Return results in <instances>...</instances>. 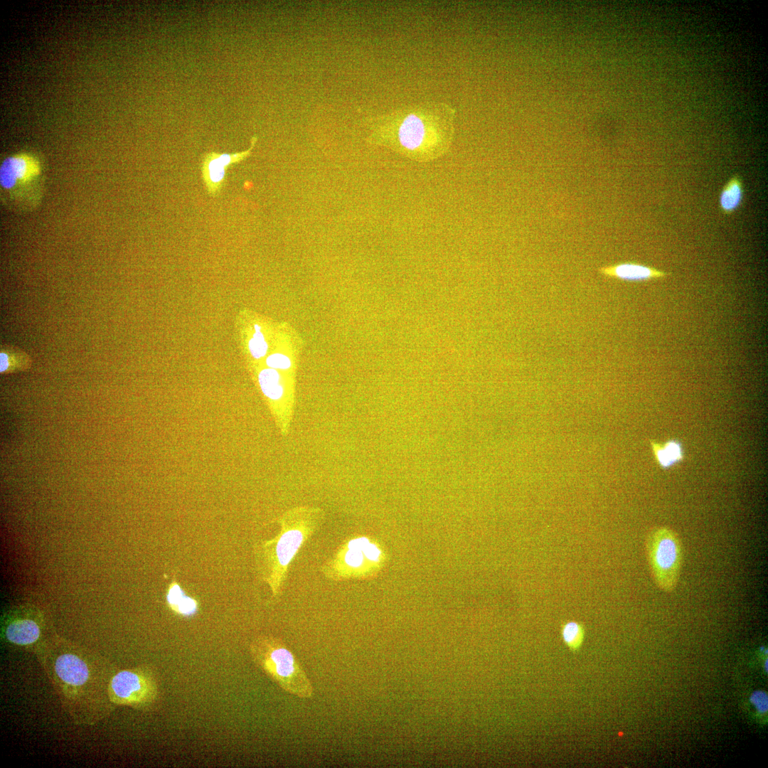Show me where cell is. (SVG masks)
I'll return each instance as SVG.
<instances>
[{"label":"cell","mask_w":768,"mask_h":768,"mask_svg":"<svg viewBox=\"0 0 768 768\" xmlns=\"http://www.w3.org/2000/svg\"><path fill=\"white\" fill-rule=\"evenodd\" d=\"M249 349L252 356L255 358H260L266 354L267 344L261 331H255L253 337L249 341Z\"/></svg>","instance_id":"ac0fdd59"},{"label":"cell","mask_w":768,"mask_h":768,"mask_svg":"<svg viewBox=\"0 0 768 768\" xmlns=\"http://www.w3.org/2000/svg\"><path fill=\"white\" fill-rule=\"evenodd\" d=\"M645 548L654 584L663 592H673L683 564V546L680 536L669 527H654L646 535Z\"/></svg>","instance_id":"8992f818"},{"label":"cell","mask_w":768,"mask_h":768,"mask_svg":"<svg viewBox=\"0 0 768 768\" xmlns=\"http://www.w3.org/2000/svg\"><path fill=\"white\" fill-rule=\"evenodd\" d=\"M5 636L11 643L21 646L28 645L39 638L40 628L31 619H17L7 626Z\"/></svg>","instance_id":"7c38bea8"},{"label":"cell","mask_w":768,"mask_h":768,"mask_svg":"<svg viewBox=\"0 0 768 768\" xmlns=\"http://www.w3.org/2000/svg\"><path fill=\"white\" fill-rule=\"evenodd\" d=\"M560 634L563 642L572 652L577 651L582 647L585 631L582 624L576 621H568L562 624Z\"/></svg>","instance_id":"e0dca14e"},{"label":"cell","mask_w":768,"mask_h":768,"mask_svg":"<svg viewBox=\"0 0 768 768\" xmlns=\"http://www.w3.org/2000/svg\"><path fill=\"white\" fill-rule=\"evenodd\" d=\"M656 459L663 468H668L683 458L681 445L676 441L667 442L663 446L652 442Z\"/></svg>","instance_id":"2e32d148"},{"label":"cell","mask_w":768,"mask_h":768,"mask_svg":"<svg viewBox=\"0 0 768 768\" xmlns=\"http://www.w3.org/2000/svg\"><path fill=\"white\" fill-rule=\"evenodd\" d=\"M455 110L443 102H427L395 112L376 124L375 142L420 162L448 151L454 137Z\"/></svg>","instance_id":"6da1fadb"},{"label":"cell","mask_w":768,"mask_h":768,"mask_svg":"<svg viewBox=\"0 0 768 768\" xmlns=\"http://www.w3.org/2000/svg\"><path fill=\"white\" fill-rule=\"evenodd\" d=\"M254 663L284 691L301 698L314 695V686L297 656L279 638L262 634L250 644Z\"/></svg>","instance_id":"277c9868"},{"label":"cell","mask_w":768,"mask_h":768,"mask_svg":"<svg viewBox=\"0 0 768 768\" xmlns=\"http://www.w3.org/2000/svg\"><path fill=\"white\" fill-rule=\"evenodd\" d=\"M32 364L31 357L21 348L11 345H1L0 351V372L11 373L28 370Z\"/></svg>","instance_id":"4fadbf2b"},{"label":"cell","mask_w":768,"mask_h":768,"mask_svg":"<svg viewBox=\"0 0 768 768\" xmlns=\"http://www.w3.org/2000/svg\"><path fill=\"white\" fill-rule=\"evenodd\" d=\"M266 363L269 368L275 370H287L292 366L289 358L281 353H274L269 356L266 359Z\"/></svg>","instance_id":"ffe728a7"},{"label":"cell","mask_w":768,"mask_h":768,"mask_svg":"<svg viewBox=\"0 0 768 768\" xmlns=\"http://www.w3.org/2000/svg\"><path fill=\"white\" fill-rule=\"evenodd\" d=\"M255 331H260V326L255 324Z\"/></svg>","instance_id":"7402d4cb"},{"label":"cell","mask_w":768,"mask_h":768,"mask_svg":"<svg viewBox=\"0 0 768 768\" xmlns=\"http://www.w3.org/2000/svg\"><path fill=\"white\" fill-rule=\"evenodd\" d=\"M385 555L371 538L352 535L338 546L321 567L325 577L334 582L368 580L381 570Z\"/></svg>","instance_id":"5b68a950"},{"label":"cell","mask_w":768,"mask_h":768,"mask_svg":"<svg viewBox=\"0 0 768 768\" xmlns=\"http://www.w3.org/2000/svg\"><path fill=\"white\" fill-rule=\"evenodd\" d=\"M324 516L319 508H294L279 520V533L256 546L255 555L259 574L270 587L273 597H279L282 592L290 564L319 528Z\"/></svg>","instance_id":"7a4b0ae2"},{"label":"cell","mask_w":768,"mask_h":768,"mask_svg":"<svg viewBox=\"0 0 768 768\" xmlns=\"http://www.w3.org/2000/svg\"><path fill=\"white\" fill-rule=\"evenodd\" d=\"M598 272L605 277L627 282H644L668 275L666 272L654 267L629 262L603 266L598 269Z\"/></svg>","instance_id":"30bf717a"},{"label":"cell","mask_w":768,"mask_h":768,"mask_svg":"<svg viewBox=\"0 0 768 768\" xmlns=\"http://www.w3.org/2000/svg\"><path fill=\"white\" fill-rule=\"evenodd\" d=\"M44 166L37 154L21 151L4 158L0 165L1 201L17 211H31L41 203Z\"/></svg>","instance_id":"3957f363"},{"label":"cell","mask_w":768,"mask_h":768,"mask_svg":"<svg viewBox=\"0 0 768 768\" xmlns=\"http://www.w3.org/2000/svg\"><path fill=\"white\" fill-rule=\"evenodd\" d=\"M166 602L174 613L183 617H193L198 611L197 600L186 595L175 580L168 588Z\"/></svg>","instance_id":"8fae6325"},{"label":"cell","mask_w":768,"mask_h":768,"mask_svg":"<svg viewBox=\"0 0 768 768\" xmlns=\"http://www.w3.org/2000/svg\"><path fill=\"white\" fill-rule=\"evenodd\" d=\"M744 189L741 179L738 176H732L724 186L719 195V206L721 211L730 215L735 211L742 204Z\"/></svg>","instance_id":"5bb4252c"},{"label":"cell","mask_w":768,"mask_h":768,"mask_svg":"<svg viewBox=\"0 0 768 768\" xmlns=\"http://www.w3.org/2000/svg\"><path fill=\"white\" fill-rule=\"evenodd\" d=\"M767 663H768V661H767V659H766L764 661V665H763V668H764V671L765 673H767Z\"/></svg>","instance_id":"44dd1931"},{"label":"cell","mask_w":768,"mask_h":768,"mask_svg":"<svg viewBox=\"0 0 768 768\" xmlns=\"http://www.w3.org/2000/svg\"><path fill=\"white\" fill-rule=\"evenodd\" d=\"M258 380L262 391L266 397L272 400L281 399L284 394V387L282 378L275 369L268 368L260 371Z\"/></svg>","instance_id":"9a60e30c"},{"label":"cell","mask_w":768,"mask_h":768,"mask_svg":"<svg viewBox=\"0 0 768 768\" xmlns=\"http://www.w3.org/2000/svg\"><path fill=\"white\" fill-rule=\"evenodd\" d=\"M54 672L61 683L76 688L83 686L88 679L89 670L85 662L73 654H63L55 661Z\"/></svg>","instance_id":"9c48e42d"},{"label":"cell","mask_w":768,"mask_h":768,"mask_svg":"<svg viewBox=\"0 0 768 768\" xmlns=\"http://www.w3.org/2000/svg\"><path fill=\"white\" fill-rule=\"evenodd\" d=\"M159 691L152 672L141 668L119 671L112 677L108 688L112 703L140 710L150 708L156 702Z\"/></svg>","instance_id":"52a82bcc"},{"label":"cell","mask_w":768,"mask_h":768,"mask_svg":"<svg viewBox=\"0 0 768 768\" xmlns=\"http://www.w3.org/2000/svg\"><path fill=\"white\" fill-rule=\"evenodd\" d=\"M750 702L759 713L766 714L767 713L768 695L764 690H757L753 691L750 696Z\"/></svg>","instance_id":"d6986e66"},{"label":"cell","mask_w":768,"mask_h":768,"mask_svg":"<svg viewBox=\"0 0 768 768\" xmlns=\"http://www.w3.org/2000/svg\"><path fill=\"white\" fill-rule=\"evenodd\" d=\"M256 142L257 138L252 137L250 147L243 151L232 154L211 151L203 156L201 170L208 193L216 196L220 193L225 183L228 169L246 159L250 154Z\"/></svg>","instance_id":"ba28073f"}]
</instances>
